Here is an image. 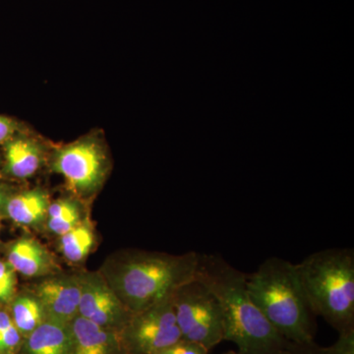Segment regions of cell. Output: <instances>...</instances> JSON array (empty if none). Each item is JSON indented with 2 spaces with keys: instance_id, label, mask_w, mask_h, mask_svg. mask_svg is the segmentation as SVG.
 <instances>
[{
  "instance_id": "12",
  "label": "cell",
  "mask_w": 354,
  "mask_h": 354,
  "mask_svg": "<svg viewBox=\"0 0 354 354\" xmlns=\"http://www.w3.org/2000/svg\"><path fill=\"white\" fill-rule=\"evenodd\" d=\"M15 272L29 278L43 276L50 271V254L38 241L32 239H22L16 241L8 253V261Z\"/></svg>"
},
{
  "instance_id": "2",
  "label": "cell",
  "mask_w": 354,
  "mask_h": 354,
  "mask_svg": "<svg viewBox=\"0 0 354 354\" xmlns=\"http://www.w3.org/2000/svg\"><path fill=\"white\" fill-rule=\"evenodd\" d=\"M199 253L169 255L147 251L125 253L114 262L106 281L132 314L171 297L195 278Z\"/></svg>"
},
{
  "instance_id": "11",
  "label": "cell",
  "mask_w": 354,
  "mask_h": 354,
  "mask_svg": "<svg viewBox=\"0 0 354 354\" xmlns=\"http://www.w3.org/2000/svg\"><path fill=\"white\" fill-rule=\"evenodd\" d=\"M69 324L46 320L23 339L21 354H69Z\"/></svg>"
},
{
  "instance_id": "14",
  "label": "cell",
  "mask_w": 354,
  "mask_h": 354,
  "mask_svg": "<svg viewBox=\"0 0 354 354\" xmlns=\"http://www.w3.org/2000/svg\"><path fill=\"white\" fill-rule=\"evenodd\" d=\"M48 206V196L43 191L32 190L11 198L6 203V211L15 223L32 225L44 220Z\"/></svg>"
},
{
  "instance_id": "17",
  "label": "cell",
  "mask_w": 354,
  "mask_h": 354,
  "mask_svg": "<svg viewBox=\"0 0 354 354\" xmlns=\"http://www.w3.org/2000/svg\"><path fill=\"white\" fill-rule=\"evenodd\" d=\"M48 227L53 234L64 235L76 227L80 221L78 206L70 200H58L48 206Z\"/></svg>"
},
{
  "instance_id": "6",
  "label": "cell",
  "mask_w": 354,
  "mask_h": 354,
  "mask_svg": "<svg viewBox=\"0 0 354 354\" xmlns=\"http://www.w3.org/2000/svg\"><path fill=\"white\" fill-rule=\"evenodd\" d=\"M120 337L127 354H156L180 341L172 295L133 314Z\"/></svg>"
},
{
  "instance_id": "18",
  "label": "cell",
  "mask_w": 354,
  "mask_h": 354,
  "mask_svg": "<svg viewBox=\"0 0 354 354\" xmlns=\"http://www.w3.org/2000/svg\"><path fill=\"white\" fill-rule=\"evenodd\" d=\"M23 335L14 325L11 315L0 310V354H16L22 346Z\"/></svg>"
},
{
  "instance_id": "15",
  "label": "cell",
  "mask_w": 354,
  "mask_h": 354,
  "mask_svg": "<svg viewBox=\"0 0 354 354\" xmlns=\"http://www.w3.org/2000/svg\"><path fill=\"white\" fill-rule=\"evenodd\" d=\"M11 318L23 337L31 334L46 320L38 298L30 295H22L14 300Z\"/></svg>"
},
{
  "instance_id": "3",
  "label": "cell",
  "mask_w": 354,
  "mask_h": 354,
  "mask_svg": "<svg viewBox=\"0 0 354 354\" xmlns=\"http://www.w3.org/2000/svg\"><path fill=\"white\" fill-rule=\"evenodd\" d=\"M246 288L253 304L286 341L314 342L315 315L295 264L281 258H268L257 271L246 274Z\"/></svg>"
},
{
  "instance_id": "20",
  "label": "cell",
  "mask_w": 354,
  "mask_h": 354,
  "mask_svg": "<svg viewBox=\"0 0 354 354\" xmlns=\"http://www.w3.org/2000/svg\"><path fill=\"white\" fill-rule=\"evenodd\" d=\"M15 270L8 262L0 261V302L10 301L15 292Z\"/></svg>"
},
{
  "instance_id": "16",
  "label": "cell",
  "mask_w": 354,
  "mask_h": 354,
  "mask_svg": "<svg viewBox=\"0 0 354 354\" xmlns=\"http://www.w3.org/2000/svg\"><path fill=\"white\" fill-rule=\"evenodd\" d=\"M94 243L95 235L92 227L88 223H79L67 234L62 235L60 248L67 260L77 263L87 257Z\"/></svg>"
},
{
  "instance_id": "24",
  "label": "cell",
  "mask_w": 354,
  "mask_h": 354,
  "mask_svg": "<svg viewBox=\"0 0 354 354\" xmlns=\"http://www.w3.org/2000/svg\"><path fill=\"white\" fill-rule=\"evenodd\" d=\"M223 354H239V353H237V351H227V353H225Z\"/></svg>"
},
{
  "instance_id": "7",
  "label": "cell",
  "mask_w": 354,
  "mask_h": 354,
  "mask_svg": "<svg viewBox=\"0 0 354 354\" xmlns=\"http://www.w3.org/2000/svg\"><path fill=\"white\" fill-rule=\"evenodd\" d=\"M53 169L64 177L72 192L88 195L102 183L106 158L97 142L82 140L58 150L53 160Z\"/></svg>"
},
{
  "instance_id": "23",
  "label": "cell",
  "mask_w": 354,
  "mask_h": 354,
  "mask_svg": "<svg viewBox=\"0 0 354 354\" xmlns=\"http://www.w3.org/2000/svg\"><path fill=\"white\" fill-rule=\"evenodd\" d=\"M4 203V195L3 193H2L1 189H0V206H1L2 204Z\"/></svg>"
},
{
  "instance_id": "1",
  "label": "cell",
  "mask_w": 354,
  "mask_h": 354,
  "mask_svg": "<svg viewBox=\"0 0 354 354\" xmlns=\"http://www.w3.org/2000/svg\"><path fill=\"white\" fill-rule=\"evenodd\" d=\"M195 279L220 302L223 341L234 342L239 354H277L288 344L253 304L246 274L216 254L199 253Z\"/></svg>"
},
{
  "instance_id": "4",
  "label": "cell",
  "mask_w": 354,
  "mask_h": 354,
  "mask_svg": "<svg viewBox=\"0 0 354 354\" xmlns=\"http://www.w3.org/2000/svg\"><path fill=\"white\" fill-rule=\"evenodd\" d=\"M295 269L314 315L339 334L354 330L353 249L317 251Z\"/></svg>"
},
{
  "instance_id": "22",
  "label": "cell",
  "mask_w": 354,
  "mask_h": 354,
  "mask_svg": "<svg viewBox=\"0 0 354 354\" xmlns=\"http://www.w3.org/2000/svg\"><path fill=\"white\" fill-rule=\"evenodd\" d=\"M17 124L10 118L0 115V144L12 138Z\"/></svg>"
},
{
  "instance_id": "8",
  "label": "cell",
  "mask_w": 354,
  "mask_h": 354,
  "mask_svg": "<svg viewBox=\"0 0 354 354\" xmlns=\"http://www.w3.org/2000/svg\"><path fill=\"white\" fill-rule=\"evenodd\" d=\"M79 316L100 327L120 333L133 314L121 302L108 281L97 274L80 277Z\"/></svg>"
},
{
  "instance_id": "9",
  "label": "cell",
  "mask_w": 354,
  "mask_h": 354,
  "mask_svg": "<svg viewBox=\"0 0 354 354\" xmlns=\"http://www.w3.org/2000/svg\"><path fill=\"white\" fill-rule=\"evenodd\" d=\"M36 297L43 307L46 320L68 325L79 315L80 278L60 277L39 283Z\"/></svg>"
},
{
  "instance_id": "13",
  "label": "cell",
  "mask_w": 354,
  "mask_h": 354,
  "mask_svg": "<svg viewBox=\"0 0 354 354\" xmlns=\"http://www.w3.org/2000/svg\"><path fill=\"white\" fill-rule=\"evenodd\" d=\"M6 158L11 176L27 178L34 176L41 167V153L31 139L11 138L6 142Z\"/></svg>"
},
{
  "instance_id": "10",
  "label": "cell",
  "mask_w": 354,
  "mask_h": 354,
  "mask_svg": "<svg viewBox=\"0 0 354 354\" xmlns=\"http://www.w3.org/2000/svg\"><path fill=\"white\" fill-rule=\"evenodd\" d=\"M69 354H127L120 333L77 316L69 323Z\"/></svg>"
},
{
  "instance_id": "19",
  "label": "cell",
  "mask_w": 354,
  "mask_h": 354,
  "mask_svg": "<svg viewBox=\"0 0 354 354\" xmlns=\"http://www.w3.org/2000/svg\"><path fill=\"white\" fill-rule=\"evenodd\" d=\"M277 354H342L337 344L330 346H320L315 342H288Z\"/></svg>"
},
{
  "instance_id": "21",
  "label": "cell",
  "mask_w": 354,
  "mask_h": 354,
  "mask_svg": "<svg viewBox=\"0 0 354 354\" xmlns=\"http://www.w3.org/2000/svg\"><path fill=\"white\" fill-rule=\"evenodd\" d=\"M209 351L201 344L181 339L180 341L156 354H209Z\"/></svg>"
},
{
  "instance_id": "5",
  "label": "cell",
  "mask_w": 354,
  "mask_h": 354,
  "mask_svg": "<svg viewBox=\"0 0 354 354\" xmlns=\"http://www.w3.org/2000/svg\"><path fill=\"white\" fill-rule=\"evenodd\" d=\"M177 326L186 341L196 342L211 351L225 337L220 302L197 279L179 286L172 295Z\"/></svg>"
}]
</instances>
